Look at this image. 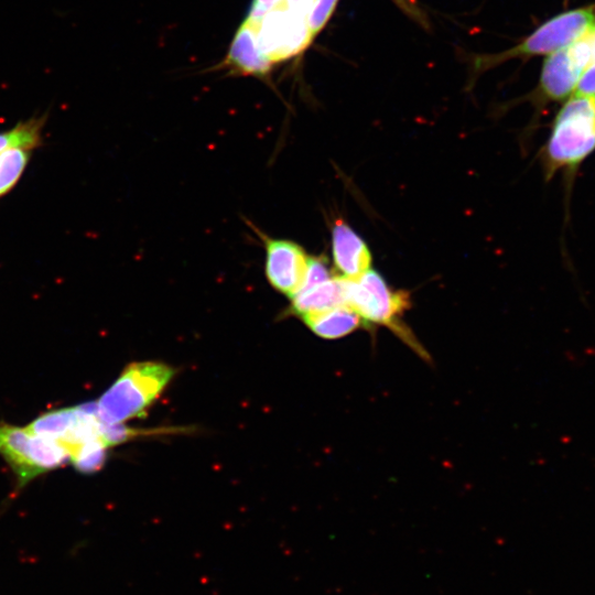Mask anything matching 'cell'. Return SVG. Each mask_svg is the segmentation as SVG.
Masks as SVG:
<instances>
[{"label": "cell", "instance_id": "6da1fadb", "mask_svg": "<svg viewBox=\"0 0 595 595\" xmlns=\"http://www.w3.org/2000/svg\"><path fill=\"white\" fill-rule=\"evenodd\" d=\"M595 151V96L574 94L556 112L540 152L545 181L562 173L566 195L577 171Z\"/></svg>", "mask_w": 595, "mask_h": 595}, {"label": "cell", "instance_id": "7a4b0ae2", "mask_svg": "<svg viewBox=\"0 0 595 595\" xmlns=\"http://www.w3.org/2000/svg\"><path fill=\"white\" fill-rule=\"evenodd\" d=\"M105 426L96 403L89 402L46 412L26 428L57 443L78 472L90 474L100 469L107 458Z\"/></svg>", "mask_w": 595, "mask_h": 595}, {"label": "cell", "instance_id": "3957f363", "mask_svg": "<svg viewBox=\"0 0 595 595\" xmlns=\"http://www.w3.org/2000/svg\"><path fill=\"white\" fill-rule=\"evenodd\" d=\"M344 302L359 315L365 326L388 327L416 354L428 357L401 322L411 304L409 293L390 288L377 271L370 269L355 280L344 278Z\"/></svg>", "mask_w": 595, "mask_h": 595}, {"label": "cell", "instance_id": "277c9868", "mask_svg": "<svg viewBox=\"0 0 595 595\" xmlns=\"http://www.w3.org/2000/svg\"><path fill=\"white\" fill-rule=\"evenodd\" d=\"M173 376L174 369L164 363H131L96 402L100 420L116 424L140 416Z\"/></svg>", "mask_w": 595, "mask_h": 595}, {"label": "cell", "instance_id": "5b68a950", "mask_svg": "<svg viewBox=\"0 0 595 595\" xmlns=\"http://www.w3.org/2000/svg\"><path fill=\"white\" fill-rule=\"evenodd\" d=\"M0 455L12 469L18 487L67 461L65 451L54 441L39 436L25 428L0 424Z\"/></svg>", "mask_w": 595, "mask_h": 595}, {"label": "cell", "instance_id": "8992f818", "mask_svg": "<svg viewBox=\"0 0 595 595\" xmlns=\"http://www.w3.org/2000/svg\"><path fill=\"white\" fill-rule=\"evenodd\" d=\"M594 24L595 4L563 11L538 26L518 45L487 62L494 64L513 57L549 55L567 46Z\"/></svg>", "mask_w": 595, "mask_h": 595}, {"label": "cell", "instance_id": "52a82bcc", "mask_svg": "<svg viewBox=\"0 0 595 595\" xmlns=\"http://www.w3.org/2000/svg\"><path fill=\"white\" fill-rule=\"evenodd\" d=\"M255 28L259 50L271 63L298 55L313 40L307 17L284 3L267 12Z\"/></svg>", "mask_w": 595, "mask_h": 595}, {"label": "cell", "instance_id": "ba28073f", "mask_svg": "<svg viewBox=\"0 0 595 595\" xmlns=\"http://www.w3.org/2000/svg\"><path fill=\"white\" fill-rule=\"evenodd\" d=\"M309 256L293 241L266 240V275L270 284L290 299L305 277Z\"/></svg>", "mask_w": 595, "mask_h": 595}, {"label": "cell", "instance_id": "9c48e42d", "mask_svg": "<svg viewBox=\"0 0 595 595\" xmlns=\"http://www.w3.org/2000/svg\"><path fill=\"white\" fill-rule=\"evenodd\" d=\"M332 255L339 277L355 280L371 269V252L364 239L345 221L332 229Z\"/></svg>", "mask_w": 595, "mask_h": 595}, {"label": "cell", "instance_id": "30bf717a", "mask_svg": "<svg viewBox=\"0 0 595 595\" xmlns=\"http://www.w3.org/2000/svg\"><path fill=\"white\" fill-rule=\"evenodd\" d=\"M581 77L564 47L553 52L542 65L537 99L542 104L563 102L576 90Z\"/></svg>", "mask_w": 595, "mask_h": 595}, {"label": "cell", "instance_id": "8fae6325", "mask_svg": "<svg viewBox=\"0 0 595 595\" xmlns=\"http://www.w3.org/2000/svg\"><path fill=\"white\" fill-rule=\"evenodd\" d=\"M225 65L235 73L262 77L267 75L272 63L261 53L257 44L256 28L247 20L237 31Z\"/></svg>", "mask_w": 595, "mask_h": 595}, {"label": "cell", "instance_id": "7c38bea8", "mask_svg": "<svg viewBox=\"0 0 595 595\" xmlns=\"http://www.w3.org/2000/svg\"><path fill=\"white\" fill-rule=\"evenodd\" d=\"M339 305H345L344 278L339 275L301 290L291 298V311L301 318Z\"/></svg>", "mask_w": 595, "mask_h": 595}, {"label": "cell", "instance_id": "4fadbf2b", "mask_svg": "<svg viewBox=\"0 0 595 595\" xmlns=\"http://www.w3.org/2000/svg\"><path fill=\"white\" fill-rule=\"evenodd\" d=\"M307 327L317 336L337 339L365 326L359 315L347 305H339L302 317Z\"/></svg>", "mask_w": 595, "mask_h": 595}, {"label": "cell", "instance_id": "5bb4252c", "mask_svg": "<svg viewBox=\"0 0 595 595\" xmlns=\"http://www.w3.org/2000/svg\"><path fill=\"white\" fill-rule=\"evenodd\" d=\"M47 115L32 116L12 128L0 131V152L8 149L35 150L43 144V128Z\"/></svg>", "mask_w": 595, "mask_h": 595}, {"label": "cell", "instance_id": "9a60e30c", "mask_svg": "<svg viewBox=\"0 0 595 595\" xmlns=\"http://www.w3.org/2000/svg\"><path fill=\"white\" fill-rule=\"evenodd\" d=\"M31 153V150L19 148L0 152V198L18 184L29 164Z\"/></svg>", "mask_w": 595, "mask_h": 595}, {"label": "cell", "instance_id": "2e32d148", "mask_svg": "<svg viewBox=\"0 0 595 595\" xmlns=\"http://www.w3.org/2000/svg\"><path fill=\"white\" fill-rule=\"evenodd\" d=\"M338 0H316L307 15V24L313 39L324 28L333 14Z\"/></svg>", "mask_w": 595, "mask_h": 595}, {"label": "cell", "instance_id": "e0dca14e", "mask_svg": "<svg viewBox=\"0 0 595 595\" xmlns=\"http://www.w3.org/2000/svg\"><path fill=\"white\" fill-rule=\"evenodd\" d=\"M332 277L327 262L323 257H309L305 277L299 291L323 282Z\"/></svg>", "mask_w": 595, "mask_h": 595}, {"label": "cell", "instance_id": "ac0fdd59", "mask_svg": "<svg viewBox=\"0 0 595 595\" xmlns=\"http://www.w3.org/2000/svg\"><path fill=\"white\" fill-rule=\"evenodd\" d=\"M282 3L283 0H253L246 20L256 26L267 12Z\"/></svg>", "mask_w": 595, "mask_h": 595}, {"label": "cell", "instance_id": "d6986e66", "mask_svg": "<svg viewBox=\"0 0 595 595\" xmlns=\"http://www.w3.org/2000/svg\"><path fill=\"white\" fill-rule=\"evenodd\" d=\"M576 94L595 96V65L583 73L576 87Z\"/></svg>", "mask_w": 595, "mask_h": 595}, {"label": "cell", "instance_id": "ffe728a7", "mask_svg": "<svg viewBox=\"0 0 595 595\" xmlns=\"http://www.w3.org/2000/svg\"><path fill=\"white\" fill-rule=\"evenodd\" d=\"M316 0H283V3L294 12L309 15Z\"/></svg>", "mask_w": 595, "mask_h": 595}, {"label": "cell", "instance_id": "44dd1931", "mask_svg": "<svg viewBox=\"0 0 595 595\" xmlns=\"http://www.w3.org/2000/svg\"><path fill=\"white\" fill-rule=\"evenodd\" d=\"M401 9H403L408 14L413 15L416 19H421L419 10L413 6L411 0H393Z\"/></svg>", "mask_w": 595, "mask_h": 595}]
</instances>
